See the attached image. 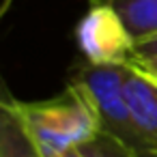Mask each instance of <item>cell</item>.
<instances>
[{"mask_svg": "<svg viewBox=\"0 0 157 157\" xmlns=\"http://www.w3.org/2000/svg\"><path fill=\"white\" fill-rule=\"evenodd\" d=\"M13 108L43 157H60L75 151L101 131L93 95L75 80L52 99H13Z\"/></svg>", "mask_w": 157, "mask_h": 157, "instance_id": "obj_1", "label": "cell"}, {"mask_svg": "<svg viewBox=\"0 0 157 157\" xmlns=\"http://www.w3.org/2000/svg\"><path fill=\"white\" fill-rule=\"evenodd\" d=\"M123 69L125 65H82L71 80L84 84L93 95L97 105L101 131L121 140L138 157H157V151L142 133L140 125L133 118V112L127 103L123 90Z\"/></svg>", "mask_w": 157, "mask_h": 157, "instance_id": "obj_2", "label": "cell"}, {"mask_svg": "<svg viewBox=\"0 0 157 157\" xmlns=\"http://www.w3.org/2000/svg\"><path fill=\"white\" fill-rule=\"evenodd\" d=\"M75 39L90 65H127L136 54V41L125 22L101 2H90L75 28Z\"/></svg>", "mask_w": 157, "mask_h": 157, "instance_id": "obj_3", "label": "cell"}, {"mask_svg": "<svg viewBox=\"0 0 157 157\" xmlns=\"http://www.w3.org/2000/svg\"><path fill=\"white\" fill-rule=\"evenodd\" d=\"M123 90L136 123L157 151V80L127 63L123 69Z\"/></svg>", "mask_w": 157, "mask_h": 157, "instance_id": "obj_4", "label": "cell"}, {"mask_svg": "<svg viewBox=\"0 0 157 157\" xmlns=\"http://www.w3.org/2000/svg\"><path fill=\"white\" fill-rule=\"evenodd\" d=\"M0 157H43L15 112L13 97L7 90L0 101Z\"/></svg>", "mask_w": 157, "mask_h": 157, "instance_id": "obj_5", "label": "cell"}, {"mask_svg": "<svg viewBox=\"0 0 157 157\" xmlns=\"http://www.w3.org/2000/svg\"><path fill=\"white\" fill-rule=\"evenodd\" d=\"M90 2L112 7L125 22L133 41L157 33V0H90Z\"/></svg>", "mask_w": 157, "mask_h": 157, "instance_id": "obj_6", "label": "cell"}, {"mask_svg": "<svg viewBox=\"0 0 157 157\" xmlns=\"http://www.w3.org/2000/svg\"><path fill=\"white\" fill-rule=\"evenodd\" d=\"M78 151L82 157H138L131 148H127L121 140H116L105 131H99L93 140L84 142Z\"/></svg>", "mask_w": 157, "mask_h": 157, "instance_id": "obj_7", "label": "cell"}, {"mask_svg": "<svg viewBox=\"0 0 157 157\" xmlns=\"http://www.w3.org/2000/svg\"><path fill=\"white\" fill-rule=\"evenodd\" d=\"M153 56H157V33L151 35V37H146V39L136 41V54H133V58H153Z\"/></svg>", "mask_w": 157, "mask_h": 157, "instance_id": "obj_8", "label": "cell"}, {"mask_svg": "<svg viewBox=\"0 0 157 157\" xmlns=\"http://www.w3.org/2000/svg\"><path fill=\"white\" fill-rule=\"evenodd\" d=\"M129 63L136 65L138 69H142L144 73H148L151 78L157 80V56H153V58H133V60H129Z\"/></svg>", "mask_w": 157, "mask_h": 157, "instance_id": "obj_9", "label": "cell"}, {"mask_svg": "<svg viewBox=\"0 0 157 157\" xmlns=\"http://www.w3.org/2000/svg\"><path fill=\"white\" fill-rule=\"evenodd\" d=\"M11 5H13V0H0V15H5Z\"/></svg>", "mask_w": 157, "mask_h": 157, "instance_id": "obj_10", "label": "cell"}, {"mask_svg": "<svg viewBox=\"0 0 157 157\" xmlns=\"http://www.w3.org/2000/svg\"><path fill=\"white\" fill-rule=\"evenodd\" d=\"M60 157H82V155H80V151L75 148V151H69V153H65V155H60Z\"/></svg>", "mask_w": 157, "mask_h": 157, "instance_id": "obj_11", "label": "cell"}]
</instances>
